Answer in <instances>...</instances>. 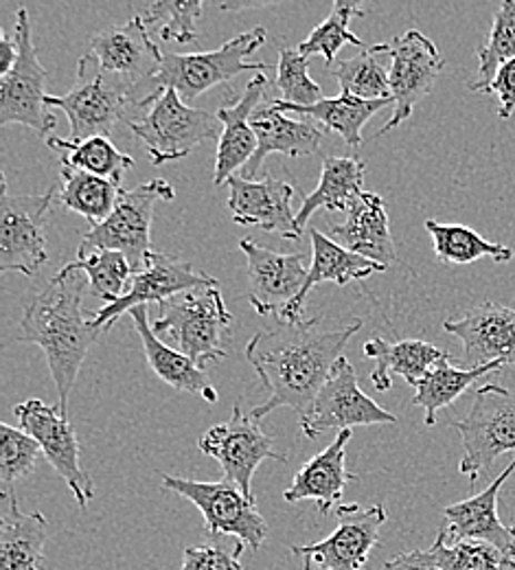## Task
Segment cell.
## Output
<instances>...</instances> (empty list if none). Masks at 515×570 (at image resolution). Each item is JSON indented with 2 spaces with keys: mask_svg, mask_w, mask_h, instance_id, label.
Returning <instances> with one entry per match:
<instances>
[{
  "mask_svg": "<svg viewBox=\"0 0 515 570\" xmlns=\"http://www.w3.org/2000/svg\"><path fill=\"white\" fill-rule=\"evenodd\" d=\"M320 323L323 316L281 323L248 341L244 356L268 389V400L250 413L255 422L277 409H293L298 417H305L347 343L363 330V321L334 332H320Z\"/></svg>",
  "mask_w": 515,
  "mask_h": 570,
  "instance_id": "obj_1",
  "label": "cell"
},
{
  "mask_svg": "<svg viewBox=\"0 0 515 570\" xmlns=\"http://www.w3.org/2000/svg\"><path fill=\"white\" fill-rule=\"evenodd\" d=\"M88 277L60 271L51 284L33 296L20 318L16 343H29L44 352L58 389V409L69 420V404L77 375L90 347L103 334L92 327L81 309Z\"/></svg>",
  "mask_w": 515,
  "mask_h": 570,
  "instance_id": "obj_2",
  "label": "cell"
},
{
  "mask_svg": "<svg viewBox=\"0 0 515 570\" xmlns=\"http://www.w3.org/2000/svg\"><path fill=\"white\" fill-rule=\"evenodd\" d=\"M230 321L220 287H198L178 294L162 305L151 323L153 334L176 352L196 362L202 371L228 356Z\"/></svg>",
  "mask_w": 515,
  "mask_h": 570,
  "instance_id": "obj_3",
  "label": "cell"
},
{
  "mask_svg": "<svg viewBox=\"0 0 515 570\" xmlns=\"http://www.w3.org/2000/svg\"><path fill=\"white\" fill-rule=\"evenodd\" d=\"M47 106L65 110L71 124V141H83L90 137H110L121 121L130 126L149 104L128 86L99 71L83 53L71 90L67 95H47Z\"/></svg>",
  "mask_w": 515,
  "mask_h": 570,
  "instance_id": "obj_4",
  "label": "cell"
},
{
  "mask_svg": "<svg viewBox=\"0 0 515 570\" xmlns=\"http://www.w3.org/2000/svg\"><path fill=\"white\" fill-rule=\"evenodd\" d=\"M268 31L264 27H255L246 33L235 36L224 42L216 51H200L191 56L165 53L162 67L156 75L153 83L158 90L171 88L180 95L185 104L196 101L200 95L211 88L228 83L232 77L244 71H268L266 62H248V56L259 51L266 42Z\"/></svg>",
  "mask_w": 515,
  "mask_h": 570,
  "instance_id": "obj_5",
  "label": "cell"
},
{
  "mask_svg": "<svg viewBox=\"0 0 515 570\" xmlns=\"http://www.w3.org/2000/svg\"><path fill=\"white\" fill-rule=\"evenodd\" d=\"M143 142L151 165H165L189 156L198 145L221 137L218 115L187 106L171 88L158 92L143 115L130 124Z\"/></svg>",
  "mask_w": 515,
  "mask_h": 570,
  "instance_id": "obj_6",
  "label": "cell"
},
{
  "mask_svg": "<svg viewBox=\"0 0 515 570\" xmlns=\"http://www.w3.org/2000/svg\"><path fill=\"white\" fill-rule=\"evenodd\" d=\"M176 191L174 187L162 180L153 178L149 183H143L135 189H123L115 212L110 217L90 228L81 244L79 250L83 253H95V250H115L128 257V262L135 268V275L141 273L148 266L149 257L153 255L151 250V219H153V207L156 203L174 200Z\"/></svg>",
  "mask_w": 515,
  "mask_h": 570,
  "instance_id": "obj_7",
  "label": "cell"
},
{
  "mask_svg": "<svg viewBox=\"0 0 515 570\" xmlns=\"http://www.w3.org/2000/svg\"><path fill=\"white\" fill-rule=\"evenodd\" d=\"M452 428L463 441L458 472L476 483L498 456L515 450V391L498 384L481 386L467 417L452 422Z\"/></svg>",
  "mask_w": 515,
  "mask_h": 570,
  "instance_id": "obj_8",
  "label": "cell"
},
{
  "mask_svg": "<svg viewBox=\"0 0 515 570\" xmlns=\"http://www.w3.org/2000/svg\"><path fill=\"white\" fill-rule=\"evenodd\" d=\"M13 40L18 60L11 71L0 77V126L20 124L49 139L56 130V117L47 106L49 71L40 65L31 40L29 11L24 7L16 13Z\"/></svg>",
  "mask_w": 515,
  "mask_h": 570,
  "instance_id": "obj_9",
  "label": "cell"
},
{
  "mask_svg": "<svg viewBox=\"0 0 515 570\" xmlns=\"http://www.w3.org/2000/svg\"><path fill=\"white\" fill-rule=\"evenodd\" d=\"M86 56L99 67V71L128 86L148 104L162 92L156 88L153 79L162 67L165 51H160L151 40L141 16L95 33L88 42Z\"/></svg>",
  "mask_w": 515,
  "mask_h": 570,
  "instance_id": "obj_10",
  "label": "cell"
},
{
  "mask_svg": "<svg viewBox=\"0 0 515 570\" xmlns=\"http://www.w3.org/2000/svg\"><path fill=\"white\" fill-rule=\"evenodd\" d=\"M162 488L189 500L205 515L207 533L235 535L237 542L259 551L266 542L270 527L257 509V500L248 499L228 481H191L171 474H162Z\"/></svg>",
  "mask_w": 515,
  "mask_h": 570,
  "instance_id": "obj_11",
  "label": "cell"
},
{
  "mask_svg": "<svg viewBox=\"0 0 515 570\" xmlns=\"http://www.w3.org/2000/svg\"><path fill=\"white\" fill-rule=\"evenodd\" d=\"M375 47L384 58H390L388 72L393 97V115L388 124H384V128L375 132V139H379L410 119L415 106L435 88L445 60L437 45L417 29H410L402 36H395L390 42H382Z\"/></svg>",
  "mask_w": 515,
  "mask_h": 570,
  "instance_id": "obj_12",
  "label": "cell"
},
{
  "mask_svg": "<svg viewBox=\"0 0 515 570\" xmlns=\"http://www.w3.org/2000/svg\"><path fill=\"white\" fill-rule=\"evenodd\" d=\"M58 189L13 196L2 176L0 196V271L33 277L47 262V215Z\"/></svg>",
  "mask_w": 515,
  "mask_h": 570,
  "instance_id": "obj_13",
  "label": "cell"
},
{
  "mask_svg": "<svg viewBox=\"0 0 515 570\" xmlns=\"http://www.w3.org/2000/svg\"><path fill=\"white\" fill-rule=\"evenodd\" d=\"M241 402L232 404L230 420L209 428L200 436V452L216 459L221 465L224 481L232 483L248 499L252 497V476L266 461L288 463V456L275 448V439L266 434L250 415H244Z\"/></svg>",
  "mask_w": 515,
  "mask_h": 570,
  "instance_id": "obj_14",
  "label": "cell"
},
{
  "mask_svg": "<svg viewBox=\"0 0 515 570\" xmlns=\"http://www.w3.org/2000/svg\"><path fill=\"white\" fill-rule=\"evenodd\" d=\"M397 424V415L382 409L360 389L354 364L343 356L331 368L329 380L314 400L309 413L300 417V432L318 439L329 430H354L356 426Z\"/></svg>",
  "mask_w": 515,
  "mask_h": 570,
  "instance_id": "obj_15",
  "label": "cell"
},
{
  "mask_svg": "<svg viewBox=\"0 0 515 570\" xmlns=\"http://www.w3.org/2000/svg\"><path fill=\"white\" fill-rule=\"evenodd\" d=\"M198 287H220V282L194 268V264L189 262H180L165 253H153L149 257L148 266L130 279L128 292L117 303L103 305L101 309L92 312L90 323L92 327L108 334L115 327V323L123 314H130L135 307H141L148 303L162 305L165 301Z\"/></svg>",
  "mask_w": 515,
  "mask_h": 570,
  "instance_id": "obj_16",
  "label": "cell"
},
{
  "mask_svg": "<svg viewBox=\"0 0 515 570\" xmlns=\"http://www.w3.org/2000/svg\"><path fill=\"white\" fill-rule=\"evenodd\" d=\"M338 527L318 542L293 544L290 551L300 558H309L323 570H363L367 567L370 551L379 544V529L388 515L382 504L363 509L360 504H340L336 509Z\"/></svg>",
  "mask_w": 515,
  "mask_h": 570,
  "instance_id": "obj_17",
  "label": "cell"
},
{
  "mask_svg": "<svg viewBox=\"0 0 515 570\" xmlns=\"http://www.w3.org/2000/svg\"><path fill=\"white\" fill-rule=\"evenodd\" d=\"M13 415L20 422V430L40 443L51 468L65 479L79 507L86 509L95 497V485L90 474L81 468L75 428L62 417L58 404L49 406L42 400H27L13 409Z\"/></svg>",
  "mask_w": 515,
  "mask_h": 570,
  "instance_id": "obj_18",
  "label": "cell"
},
{
  "mask_svg": "<svg viewBox=\"0 0 515 570\" xmlns=\"http://www.w3.org/2000/svg\"><path fill=\"white\" fill-rule=\"evenodd\" d=\"M239 250L246 255L248 301L252 309L259 316H281L307 282V255H281L259 246L250 237L239 239Z\"/></svg>",
  "mask_w": 515,
  "mask_h": 570,
  "instance_id": "obj_19",
  "label": "cell"
},
{
  "mask_svg": "<svg viewBox=\"0 0 515 570\" xmlns=\"http://www.w3.org/2000/svg\"><path fill=\"white\" fill-rule=\"evenodd\" d=\"M228 203L226 209L235 224L241 226H261L268 233H277L284 239L296 242L300 237V228L296 224L293 209L295 185L286 180H277L270 174H264L261 180H246L241 176H232L228 183Z\"/></svg>",
  "mask_w": 515,
  "mask_h": 570,
  "instance_id": "obj_20",
  "label": "cell"
},
{
  "mask_svg": "<svg viewBox=\"0 0 515 570\" xmlns=\"http://www.w3.org/2000/svg\"><path fill=\"white\" fill-rule=\"evenodd\" d=\"M443 330L463 343L467 368L498 360L515 368V307L485 301L458 318L443 321Z\"/></svg>",
  "mask_w": 515,
  "mask_h": 570,
  "instance_id": "obj_21",
  "label": "cell"
},
{
  "mask_svg": "<svg viewBox=\"0 0 515 570\" xmlns=\"http://www.w3.org/2000/svg\"><path fill=\"white\" fill-rule=\"evenodd\" d=\"M515 472V459L498 474V479L472 499L447 504L443 509L447 542L478 540L496 547L507 560L515 562V524L507 527L498 515V497L507 479Z\"/></svg>",
  "mask_w": 515,
  "mask_h": 570,
  "instance_id": "obj_22",
  "label": "cell"
},
{
  "mask_svg": "<svg viewBox=\"0 0 515 570\" xmlns=\"http://www.w3.org/2000/svg\"><path fill=\"white\" fill-rule=\"evenodd\" d=\"M268 86L270 81L266 72H259L248 81L244 95L237 101L224 104L218 110L221 137L214 171L216 187L228 183L235 176V171H244V167L252 160L257 151V135L252 130L250 119L257 112Z\"/></svg>",
  "mask_w": 515,
  "mask_h": 570,
  "instance_id": "obj_23",
  "label": "cell"
},
{
  "mask_svg": "<svg viewBox=\"0 0 515 570\" xmlns=\"http://www.w3.org/2000/svg\"><path fill=\"white\" fill-rule=\"evenodd\" d=\"M351 430H340L336 439L316 456H311L298 472L293 485L286 490L288 502L314 500L320 513H331L345 497V490L358 481L347 468V445Z\"/></svg>",
  "mask_w": 515,
  "mask_h": 570,
  "instance_id": "obj_24",
  "label": "cell"
},
{
  "mask_svg": "<svg viewBox=\"0 0 515 570\" xmlns=\"http://www.w3.org/2000/svg\"><path fill=\"white\" fill-rule=\"evenodd\" d=\"M311 264H309V275L307 282L303 285L300 294L288 305V309L279 316L281 323H300L303 309L307 305L309 292L320 284L347 285L351 282H363L375 273H384L386 266L375 264L370 259H365L338 242H334L329 235L311 228Z\"/></svg>",
  "mask_w": 515,
  "mask_h": 570,
  "instance_id": "obj_25",
  "label": "cell"
},
{
  "mask_svg": "<svg viewBox=\"0 0 515 570\" xmlns=\"http://www.w3.org/2000/svg\"><path fill=\"white\" fill-rule=\"evenodd\" d=\"M329 237L347 250L386 268L397 262L388 212L379 194L365 191L347 212L345 222L329 226Z\"/></svg>",
  "mask_w": 515,
  "mask_h": 570,
  "instance_id": "obj_26",
  "label": "cell"
},
{
  "mask_svg": "<svg viewBox=\"0 0 515 570\" xmlns=\"http://www.w3.org/2000/svg\"><path fill=\"white\" fill-rule=\"evenodd\" d=\"M250 124L257 135V151L239 174L246 180H255L259 176L270 154H284L293 158L309 156L316 154L320 149V142L325 141V130L305 121L288 119L273 106V101L257 108Z\"/></svg>",
  "mask_w": 515,
  "mask_h": 570,
  "instance_id": "obj_27",
  "label": "cell"
},
{
  "mask_svg": "<svg viewBox=\"0 0 515 570\" xmlns=\"http://www.w3.org/2000/svg\"><path fill=\"white\" fill-rule=\"evenodd\" d=\"M132 323L137 327V334L141 336L143 343V352H146V360H148L149 368L171 389L176 391H185V393H194L200 395L205 402L216 404L218 402V391L211 384L209 375L189 357L180 352H176L174 347L165 345L151 330L149 323L148 305L135 307L130 312Z\"/></svg>",
  "mask_w": 515,
  "mask_h": 570,
  "instance_id": "obj_28",
  "label": "cell"
},
{
  "mask_svg": "<svg viewBox=\"0 0 515 570\" xmlns=\"http://www.w3.org/2000/svg\"><path fill=\"white\" fill-rule=\"evenodd\" d=\"M365 357L375 362V368L370 373V382L375 384V389L388 391L393 386V373L402 375L410 386L417 389L428 371L445 357H449V354L435 347L433 343L417 338L388 343L375 336L365 345Z\"/></svg>",
  "mask_w": 515,
  "mask_h": 570,
  "instance_id": "obj_29",
  "label": "cell"
},
{
  "mask_svg": "<svg viewBox=\"0 0 515 570\" xmlns=\"http://www.w3.org/2000/svg\"><path fill=\"white\" fill-rule=\"evenodd\" d=\"M367 165L356 156H327L320 169L318 187L303 198L296 214V224L303 230L309 217L325 212H349L354 203L365 194Z\"/></svg>",
  "mask_w": 515,
  "mask_h": 570,
  "instance_id": "obj_30",
  "label": "cell"
},
{
  "mask_svg": "<svg viewBox=\"0 0 515 570\" xmlns=\"http://www.w3.org/2000/svg\"><path fill=\"white\" fill-rule=\"evenodd\" d=\"M7 509L0 522V570H40L44 562L47 518L24 513L16 494L4 497Z\"/></svg>",
  "mask_w": 515,
  "mask_h": 570,
  "instance_id": "obj_31",
  "label": "cell"
},
{
  "mask_svg": "<svg viewBox=\"0 0 515 570\" xmlns=\"http://www.w3.org/2000/svg\"><path fill=\"white\" fill-rule=\"evenodd\" d=\"M273 106L284 115L295 112V115L311 117L318 124H323L327 130L338 132L347 145L360 147L365 142L363 128L379 110H384L386 106H393V99L365 101V99H356L349 95H338V97H325L323 101H318L314 106H305V108L284 104L281 99H273Z\"/></svg>",
  "mask_w": 515,
  "mask_h": 570,
  "instance_id": "obj_32",
  "label": "cell"
},
{
  "mask_svg": "<svg viewBox=\"0 0 515 570\" xmlns=\"http://www.w3.org/2000/svg\"><path fill=\"white\" fill-rule=\"evenodd\" d=\"M503 368H507V364L501 360L467 368V366H454L449 357H445L439 364H435L428 371V375L417 384L413 404L424 409L426 426H435L439 411L452 406L476 380Z\"/></svg>",
  "mask_w": 515,
  "mask_h": 570,
  "instance_id": "obj_33",
  "label": "cell"
},
{
  "mask_svg": "<svg viewBox=\"0 0 515 570\" xmlns=\"http://www.w3.org/2000/svg\"><path fill=\"white\" fill-rule=\"evenodd\" d=\"M121 185L73 167H62V187L58 189L60 203L75 214L88 219L90 228L103 224L117 207Z\"/></svg>",
  "mask_w": 515,
  "mask_h": 570,
  "instance_id": "obj_34",
  "label": "cell"
},
{
  "mask_svg": "<svg viewBox=\"0 0 515 570\" xmlns=\"http://www.w3.org/2000/svg\"><path fill=\"white\" fill-rule=\"evenodd\" d=\"M426 230L433 237L437 257L445 264L467 266L483 257H489L496 264H507L515 257L509 246L487 242L483 235L465 224H443L437 219H426Z\"/></svg>",
  "mask_w": 515,
  "mask_h": 570,
  "instance_id": "obj_35",
  "label": "cell"
},
{
  "mask_svg": "<svg viewBox=\"0 0 515 570\" xmlns=\"http://www.w3.org/2000/svg\"><path fill=\"white\" fill-rule=\"evenodd\" d=\"M51 149L62 151V167H73L79 171H88L121 185V178L128 169L135 167V158L115 147L108 137H90L83 141H71L51 135L47 139Z\"/></svg>",
  "mask_w": 515,
  "mask_h": 570,
  "instance_id": "obj_36",
  "label": "cell"
},
{
  "mask_svg": "<svg viewBox=\"0 0 515 570\" xmlns=\"http://www.w3.org/2000/svg\"><path fill=\"white\" fill-rule=\"evenodd\" d=\"M365 13H367V9L358 0H336L329 16L325 18V22H320L316 29H311V33L296 47L298 53L307 60L311 56H323L327 62V69L331 71L334 60L345 45L365 47V42L349 29L351 20L365 18Z\"/></svg>",
  "mask_w": 515,
  "mask_h": 570,
  "instance_id": "obj_37",
  "label": "cell"
},
{
  "mask_svg": "<svg viewBox=\"0 0 515 570\" xmlns=\"http://www.w3.org/2000/svg\"><path fill=\"white\" fill-rule=\"evenodd\" d=\"M62 271L86 273L92 294L106 301V305L117 303L128 292L130 279L135 277V268L128 262V257L115 250H95V253L77 250V257Z\"/></svg>",
  "mask_w": 515,
  "mask_h": 570,
  "instance_id": "obj_38",
  "label": "cell"
},
{
  "mask_svg": "<svg viewBox=\"0 0 515 570\" xmlns=\"http://www.w3.org/2000/svg\"><path fill=\"white\" fill-rule=\"evenodd\" d=\"M377 47H368L365 53L334 65L331 77L340 83V95H349L365 101L393 99L390 97V72L382 65Z\"/></svg>",
  "mask_w": 515,
  "mask_h": 570,
  "instance_id": "obj_39",
  "label": "cell"
},
{
  "mask_svg": "<svg viewBox=\"0 0 515 570\" xmlns=\"http://www.w3.org/2000/svg\"><path fill=\"white\" fill-rule=\"evenodd\" d=\"M478 79L469 86L476 92H487L496 72L507 62L515 60V2L505 0L496 16L489 31L487 42L478 49Z\"/></svg>",
  "mask_w": 515,
  "mask_h": 570,
  "instance_id": "obj_40",
  "label": "cell"
},
{
  "mask_svg": "<svg viewBox=\"0 0 515 570\" xmlns=\"http://www.w3.org/2000/svg\"><path fill=\"white\" fill-rule=\"evenodd\" d=\"M205 4L194 2H178V0H160L149 4L141 13L148 31H156L165 42L189 45L198 40V22L202 18Z\"/></svg>",
  "mask_w": 515,
  "mask_h": 570,
  "instance_id": "obj_41",
  "label": "cell"
},
{
  "mask_svg": "<svg viewBox=\"0 0 515 570\" xmlns=\"http://www.w3.org/2000/svg\"><path fill=\"white\" fill-rule=\"evenodd\" d=\"M442 570H515V562L507 560L496 547L478 540L447 542L445 531L439 529L435 544L428 549Z\"/></svg>",
  "mask_w": 515,
  "mask_h": 570,
  "instance_id": "obj_42",
  "label": "cell"
},
{
  "mask_svg": "<svg viewBox=\"0 0 515 570\" xmlns=\"http://www.w3.org/2000/svg\"><path fill=\"white\" fill-rule=\"evenodd\" d=\"M42 454L40 443L20 428L0 424V481L2 497L13 494V485L22 481Z\"/></svg>",
  "mask_w": 515,
  "mask_h": 570,
  "instance_id": "obj_43",
  "label": "cell"
},
{
  "mask_svg": "<svg viewBox=\"0 0 515 570\" xmlns=\"http://www.w3.org/2000/svg\"><path fill=\"white\" fill-rule=\"evenodd\" d=\"M277 90L281 92V101L290 106H314L323 101V88L307 72V58L298 53V49L284 47L279 49L277 65Z\"/></svg>",
  "mask_w": 515,
  "mask_h": 570,
  "instance_id": "obj_44",
  "label": "cell"
},
{
  "mask_svg": "<svg viewBox=\"0 0 515 570\" xmlns=\"http://www.w3.org/2000/svg\"><path fill=\"white\" fill-rule=\"evenodd\" d=\"M244 549H246V544H241V542H237L232 553H228L218 544L185 547L180 570H244L239 562Z\"/></svg>",
  "mask_w": 515,
  "mask_h": 570,
  "instance_id": "obj_45",
  "label": "cell"
},
{
  "mask_svg": "<svg viewBox=\"0 0 515 570\" xmlns=\"http://www.w3.org/2000/svg\"><path fill=\"white\" fill-rule=\"evenodd\" d=\"M487 92L498 97V117L503 121L512 119L515 112V60L501 67V71L496 72Z\"/></svg>",
  "mask_w": 515,
  "mask_h": 570,
  "instance_id": "obj_46",
  "label": "cell"
},
{
  "mask_svg": "<svg viewBox=\"0 0 515 570\" xmlns=\"http://www.w3.org/2000/svg\"><path fill=\"white\" fill-rule=\"evenodd\" d=\"M384 570H442L437 567L435 558L430 556V551H408V553H399L395 558H390Z\"/></svg>",
  "mask_w": 515,
  "mask_h": 570,
  "instance_id": "obj_47",
  "label": "cell"
},
{
  "mask_svg": "<svg viewBox=\"0 0 515 570\" xmlns=\"http://www.w3.org/2000/svg\"><path fill=\"white\" fill-rule=\"evenodd\" d=\"M18 60V47L16 40H9L0 27V77H4L7 72L13 69Z\"/></svg>",
  "mask_w": 515,
  "mask_h": 570,
  "instance_id": "obj_48",
  "label": "cell"
},
{
  "mask_svg": "<svg viewBox=\"0 0 515 570\" xmlns=\"http://www.w3.org/2000/svg\"><path fill=\"white\" fill-rule=\"evenodd\" d=\"M311 567H314V562H311L309 558H305V562H303V570H311Z\"/></svg>",
  "mask_w": 515,
  "mask_h": 570,
  "instance_id": "obj_49",
  "label": "cell"
}]
</instances>
